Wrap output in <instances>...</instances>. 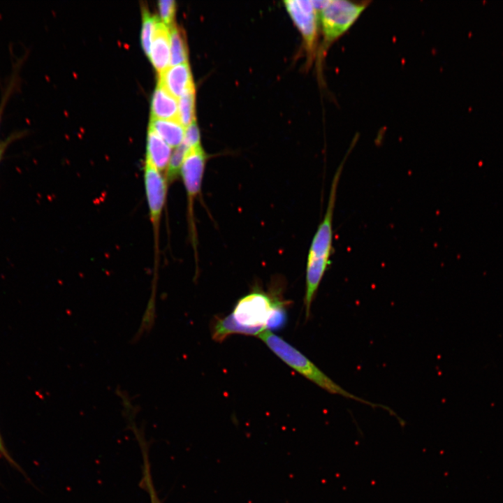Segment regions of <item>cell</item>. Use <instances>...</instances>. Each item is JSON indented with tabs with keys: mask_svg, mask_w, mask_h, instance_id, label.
<instances>
[{
	"mask_svg": "<svg viewBox=\"0 0 503 503\" xmlns=\"http://www.w3.org/2000/svg\"><path fill=\"white\" fill-rule=\"evenodd\" d=\"M347 156H345L333 176L325 215L313 237L307 255L304 300L307 319L309 316L311 306L323 277L331 263L333 214L338 184Z\"/></svg>",
	"mask_w": 503,
	"mask_h": 503,
	"instance_id": "cell-1",
	"label": "cell"
},
{
	"mask_svg": "<svg viewBox=\"0 0 503 503\" xmlns=\"http://www.w3.org/2000/svg\"><path fill=\"white\" fill-rule=\"evenodd\" d=\"M258 337L286 364L304 376L320 388L331 394L340 395L344 398L360 402L373 407H380L393 413L389 408L379 404H374L360 398L344 389L322 372L314 363L300 351L277 336L270 330L261 333Z\"/></svg>",
	"mask_w": 503,
	"mask_h": 503,
	"instance_id": "cell-2",
	"label": "cell"
},
{
	"mask_svg": "<svg viewBox=\"0 0 503 503\" xmlns=\"http://www.w3.org/2000/svg\"><path fill=\"white\" fill-rule=\"evenodd\" d=\"M369 1H327L319 11L324 45H328L344 35L356 22Z\"/></svg>",
	"mask_w": 503,
	"mask_h": 503,
	"instance_id": "cell-3",
	"label": "cell"
},
{
	"mask_svg": "<svg viewBox=\"0 0 503 503\" xmlns=\"http://www.w3.org/2000/svg\"><path fill=\"white\" fill-rule=\"evenodd\" d=\"M286 305L277 298L263 292L254 291L240 298L231 313L235 321L258 335L266 329L267 322L274 309Z\"/></svg>",
	"mask_w": 503,
	"mask_h": 503,
	"instance_id": "cell-4",
	"label": "cell"
},
{
	"mask_svg": "<svg viewBox=\"0 0 503 503\" xmlns=\"http://www.w3.org/2000/svg\"><path fill=\"white\" fill-rule=\"evenodd\" d=\"M206 161L207 154L201 145H199L189 150L181 168L180 174L182 177L187 196L190 232L194 246L196 245V226L193 210L194 201L201 192Z\"/></svg>",
	"mask_w": 503,
	"mask_h": 503,
	"instance_id": "cell-5",
	"label": "cell"
},
{
	"mask_svg": "<svg viewBox=\"0 0 503 503\" xmlns=\"http://www.w3.org/2000/svg\"><path fill=\"white\" fill-rule=\"evenodd\" d=\"M144 180L147 201L152 221L155 251V266L158 264L159 225L166 203L168 182L161 172L145 162Z\"/></svg>",
	"mask_w": 503,
	"mask_h": 503,
	"instance_id": "cell-6",
	"label": "cell"
},
{
	"mask_svg": "<svg viewBox=\"0 0 503 503\" xmlns=\"http://www.w3.org/2000/svg\"><path fill=\"white\" fill-rule=\"evenodd\" d=\"M285 6L302 34L307 51L312 54L317 40V12L311 1L289 0Z\"/></svg>",
	"mask_w": 503,
	"mask_h": 503,
	"instance_id": "cell-7",
	"label": "cell"
},
{
	"mask_svg": "<svg viewBox=\"0 0 503 503\" xmlns=\"http://www.w3.org/2000/svg\"><path fill=\"white\" fill-rule=\"evenodd\" d=\"M158 83L176 99L195 87L188 62L170 66L159 73Z\"/></svg>",
	"mask_w": 503,
	"mask_h": 503,
	"instance_id": "cell-8",
	"label": "cell"
},
{
	"mask_svg": "<svg viewBox=\"0 0 503 503\" xmlns=\"http://www.w3.org/2000/svg\"><path fill=\"white\" fill-rule=\"evenodd\" d=\"M149 57L159 73L168 67L170 59V30L157 17Z\"/></svg>",
	"mask_w": 503,
	"mask_h": 503,
	"instance_id": "cell-9",
	"label": "cell"
},
{
	"mask_svg": "<svg viewBox=\"0 0 503 503\" xmlns=\"http://www.w3.org/2000/svg\"><path fill=\"white\" fill-rule=\"evenodd\" d=\"M171 147L159 135L148 129L146 161L159 172H166L171 156Z\"/></svg>",
	"mask_w": 503,
	"mask_h": 503,
	"instance_id": "cell-10",
	"label": "cell"
},
{
	"mask_svg": "<svg viewBox=\"0 0 503 503\" xmlns=\"http://www.w3.org/2000/svg\"><path fill=\"white\" fill-rule=\"evenodd\" d=\"M177 115V99L158 83L152 98L151 118L178 121Z\"/></svg>",
	"mask_w": 503,
	"mask_h": 503,
	"instance_id": "cell-11",
	"label": "cell"
},
{
	"mask_svg": "<svg viewBox=\"0 0 503 503\" xmlns=\"http://www.w3.org/2000/svg\"><path fill=\"white\" fill-rule=\"evenodd\" d=\"M149 129L159 135L171 147L182 144L185 129L177 120L151 118Z\"/></svg>",
	"mask_w": 503,
	"mask_h": 503,
	"instance_id": "cell-12",
	"label": "cell"
},
{
	"mask_svg": "<svg viewBox=\"0 0 503 503\" xmlns=\"http://www.w3.org/2000/svg\"><path fill=\"white\" fill-rule=\"evenodd\" d=\"M170 40V65L188 62L189 51L184 31L175 22L169 27Z\"/></svg>",
	"mask_w": 503,
	"mask_h": 503,
	"instance_id": "cell-13",
	"label": "cell"
},
{
	"mask_svg": "<svg viewBox=\"0 0 503 503\" xmlns=\"http://www.w3.org/2000/svg\"><path fill=\"white\" fill-rule=\"evenodd\" d=\"M234 333L254 335L251 330L238 324L231 314L224 318L217 319L213 326L212 338L214 340L222 342L226 337Z\"/></svg>",
	"mask_w": 503,
	"mask_h": 503,
	"instance_id": "cell-14",
	"label": "cell"
},
{
	"mask_svg": "<svg viewBox=\"0 0 503 503\" xmlns=\"http://www.w3.org/2000/svg\"><path fill=\"white\" fill-rule=\"evenodd\" d=\"M178 122L187 127L195 121V87L189 89L178 101Z\"/></svg>",
	"mask_w": 503,
	"mask_h": 503,
	"instance_id": "cell-15",
	"label": "cell"
},
{
	"mask_svg": "<svg viewBox=\"0 0 503 503\" xmlns=\"http://www.w3.org/2000/svg\"><path fill=\"white\" fill-rule=\"evenodd\" d=\"M189 148L182 143L178 147H175L169 161V163L166 171V180L168 183L173 182L181 173V168L184 158L189 151Z\"/></svg>",
	"mask_w": 503,
	"mask_h": 503,
	"instance_id": "cell-16",
	"label": "cell"
},
{
	"mask_svg": "<svg viewBox=\"0 0 503 503\" xmlns=\"http://www.w3.org/2000/svg\"><path fill=\"white\" fill-rule=\"evenodd\" d=\"M156 16L152 15L145 8L143 10L141 44L145 54L149 56L154 31Z\"/></svg>",
	"mask_w": 503,
	"mask_h": 503,
	"instance_id": "cell-17",
	"label": "cell"
},
{
	"mask_svg": "<svg viewBox=\"0 0 503 503\" xmlns=\"http://www.w3.org/2000/svg\"><path fill=\"white\" fill-rule=\"evenodd\" d=\"M158 7L162 21L169 27L175 23L176 3L174 0H159Z\"/></svg>",
	"mask_w": 503,
	"mask_h": 503,
	"instance_id": "cell-18",
	"label": "cell"
},
{
	"mask_svg": "<svg viewBox=\"0 0 503 503\" xmlns=\"http://www.w3.org/2000/svg\"><path fill=\"white\" fill-rule=\"evenodd\" d=\"M182 143L190 150L201 145L200 132L196 120L186 127Z\"/></svg>",
	"mask_w": 503,
	"mask_h": 503,
	"instance_id": "cell-19",
	"label": "cell"
},
{
	"mask_svg": "<svg viewBox=\"0 0 503 503\" xmlns=\"http://www.w3.org/2000/svg\"><path fill=\"white\" fill-rule=\"evenodd\" d=\"M17 80H18V78L17 77V75L13 77L10 80V82L8 83V85L7 86L6 89L5 90L4 94L2 96L1 101L0 102V124H1V119H2V115L3 113L6 103L17 85Z\"/></svg>",
	"mask_w": 503,
	"mask_h": 503,
	"instance_id": "cell-20",
	"label": "cell"
},
{
	"mask_svg": "<svg viewBox=\"0 0 503 503\" xmlns=\"http://www.w3.org/2000/svg\"><path fill=\"white\" fill-rule=\"evenodd\" d=\"M23 136V132H16L10 135L4 140L0 141V162L3 158V156L8 147V146L15 140L20 138Z\"/></svg>",
	"mask_w": 503,
	"mask_h": 503,
	"instance_id": "cell-21",
	"label": "cell"
},
{
	"mask_svg": "<svg viewBox=\"0 0 503 503\" xmlns=\"http://www.w3.org/2000/svg\"><path fill=\"white\" fill-rule=\"evenodd\" d=\"M0 455L3 456L10 465L15 467H19L18 465L16 464V462L14 461V460L12 458L10 455L9 454L8 451H7L3 441L2 439L1 435L0 434Z\"/></svg>",
	"mask_w": 503,
	"mask_h": 503,
	"instance_id": "cell-22",
	"label": "cell"
},
{
	"mask_svg": "<svg viewBox=\"0 0 503 503\" xmlns=\"http://www.w3.org/2000/svg\"><path fill=\"white\" fill-rule=\"evenodd\" d=\"M145 482L147 483V487L148 488L149 493L150 495V499L152 503H161L156 493L154 492L153 486L150 481V476L146 479Z\"/></svg>",
	"mask_w": 503,
	"mask_h": 503,
	"instance_id": "cell-23",
	"label": "cell"
}]
</instances>
